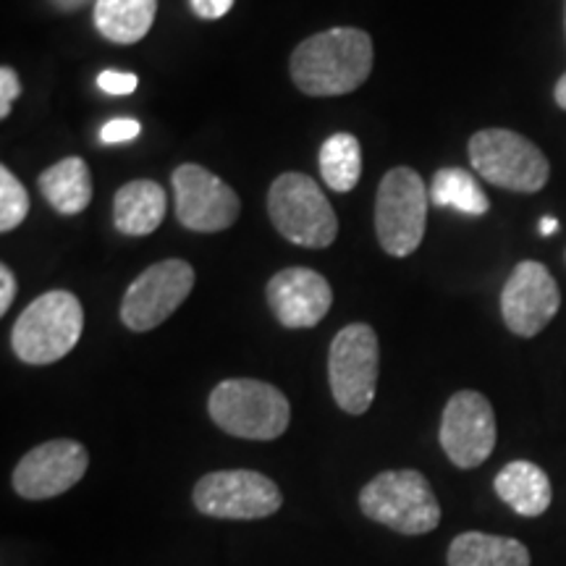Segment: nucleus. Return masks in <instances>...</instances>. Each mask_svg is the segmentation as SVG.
<instances>
[{"label": "nucleus", "mask_w": 566, "mask_h": 566, "mask_svg": "<svg viewBox=\"0 0 566 566\" xmlns=\"http://www.w3.org/2000/svg\"><path fill=\"white\" fill-rule=\"evenodd\" d=\"M472 168L509 192L535 195L546 187L551 166L548 158L522 134L509 129H483L470 139Z\"/></svg>", "instance_id": "423d86ee"}, {"label": "nucleus", "mask_w": 566, "mask_h": 566, "mask_svg": "<svg viewBox=\"0 0 566 566\" xmlns=\"http://www.w3.org/2000/svg\"><path fill=\"white\" fill-rule=\"evenodd\" d=\"M554 97H556V105L562 111H566V74L562 76V80L556 82V90H554Z\"/></svg>", "instance_id": "c756f323"}, {"label": "nucleus", "mask_w": 566, "mask_h": 566, "mask_svg": "<svg viewBox=\"0 0 566 566\" xmlns=\"http://www.w3.org/2000/svg\"><path fill=\"white\" fill-rule=\"evenodd\" d=\"M268 304L283 328H315L334 304L331 283L310 268H286L268 281Z\"/></svg>", "instance_id": "2eb2a0df"}, {"label": "nucleus", "mask_w": 566, "mask_h": 566, "mask_svg": "<svg viewBox=\"0 0 566 566\" xmlns=\"http://www.w3.org/2000/svg\"><path fill=\"white\" fill-rule=\"evenodd\" d=\"M208 412L223 433L247 441H273L286 433L292 420L286 396L275 386L252 378L218 384L208 399Z\"/></svg>", "instance_id": "f03ea898"}, {"label": "nucleus", "mask_w": 566, "mask_h": 566, "mask_svg": "<svg viewBox=\"0 0 566 566\" xmlns=\"http://www.w3.org/2000/svg\"><path fill=\"white\" fill-rule=\"evenodd\" d=\"M359 509L373 522L401 535H424L441 522L433 488L417 470H388L375 475L359 493Z\"/></svg>", "instance_id": "20e7f679"}, {"label": "nucleus", "mask_w": 566, "mask_h": 566, "mask_svg": "<svg viewBox=\"0 0 566 566\" xmlns=\"http://www.w3.org/2000/svg\"><path fill=\"white\" fill-rule=\"evenodd\" d=\"M176 218L189 231L216 233L237 223L242 202L229 184L197 163H184L174 171Z\"/></svg>", "instance_id": "9b49d317"}, {"label": "nucleus", "mask_w": 566, "mask_h": 566, "mask_svg": "<svg viewBox=\"0 0 566 566\" xmlns=\"http://www.w3.org/2000/svg\"><path fill=\"white\" fill-rule=\"evenodd\" d=\"M373 71L370 34L354 27L317 32L292 55V80L304 95L338 97L363 87Z\"/></svg>", "instance_id": "f257e3e1"}, {"label": "nucleus", "mask_w": 566, "mask_h": 566, "mask_svg": "<svg viewBox=\"0 0 566 566\" xmlns=\"http://www.w3.org/2000/svg\"><path fill=\"white\" fill-rule=\"evenodd\" d=\"M233 0H192V9L200 19H221L231 11Z\"/></svg>", "instance_id": "bb28decb"}, {"label": "nucleus", "mask_w": 566, "mask_h": 566, "mask_svg": "<svg viewBox=\"0 0 566 566\" xmlns=\"http://www.w3.org/2000/svg\"><path fill=\"white\" fill-rule=\"evenodd\" d=\"M84 328L82 302L71 292L55 289L38 296L17 317L11 346L27 365H53L80 344Z\"/></svg>", "instance_id": "7ed1b4c3"}, {"label": "nucleus", "mask_w": 566, "mask_h": 566, "mask_svg": "<svg viewBox=\"0 0 566 566\" xmlns=\"http://www.w3.org/2000/svg\"><path fill=\"white\" fill-rule=\"evenodd\" d=\"M48 205L61 216H76L92 200V174L82 158H66L42 171L38 179Z\"/></svg>", "instance_id": "6ab92c4d"}, {"label": "nucleus", "mask_w": 566, "mask_h": 566, "mask_svg": "<svg viewBox=\"0 0 566 566\" xmlns=\"http://www.w3.org/2000/svg\"><path fill=\"white\" fill-rule=\"evenodd\" d=\"M13 296H17V275L11 273L9 265L0 268V315L9 313Z\"/></svg>", "instance_id": "cd10ccee"}, {"label": "nucleus", "mask_w": 566, "mask_h": 566, "mask_svg": "<svg viewBox=\"0 0 566 566\" xmlns=\"http://www.w3.org/2000/svg\"><path fill=\"white\" fill-rule=\"evenodd\" d=\"M446 457L462 470L480 467L495 449V415L491 401L478 391H459L449 399L441 420Z\"/></svg>", "instance_id": "ddd939ff"}, {"label": "nucleus", "mask_w": 566, "mask_h": 566, "mask_svg": "<svg viewBox=\"0 0 566 566\" xmlns=\"http://www.w3.org/2000/svg\"><path fill=\"white\" fill-rule=\"evenodd\" d=\"M21 84L17 71L11 66L0 69V118H9L11 116V105L19 97Z\"/></svg>", "instance_id": "a878e982"}, {"label": "nucleus", "mask_w": 566, "mask_h": 566, "mask_svg": "<svg viewBox=\"0 0 566 566\" xmlns=\"http://www.w3.org/2000/svg\"><path fill=\"white\" fill-rule=\"evenodd\" d=\"M195 289V268L187 260H163L132 281L122 300V321L134 334L166 323Z\"/></svg>", "instance_id": "1a4fd4ad"}, {"label": "nucleus", "mask_w": 566, "mask_h": 566, "mask_svg": "<svg viewBox=\"0 0 566 566\" xmlns=\"http://www.w3.org/2000/svg\"><path fill=\"white\" fill-rule=\"evenodd\" d=\"M166 208V189L158 181H129L113 197V223L126 237H147L163 223Z\"/></svg>", "instance_id": "dca6fc26"}, {"label": "nucleus", "mask_w": 566, "mask_h": 566, "mask_svg": "<svg viewBox=\"0 0 566 566\" xmlns=\"http://www.w3.org/2000/svg\"><path fill=\"white\" fill-rule=\"evenodd\" d=\"M90 467V454L82 443L59 438L32 449L13 470V488L21 499L45 501L74 488Z\"/></svg>", "instance_id": "4468645a"}, {"label": "nucleus", "mask_w": 566, "mask_h": 566, "mask_svg": "<svg viewBox=\"0 0 566 566\" xmlns=\"http://www.w3.org/2000/svg\"><path fill=\"white\" fill-rule=\"evenodd\" d=\"M430 200L438 208H454L464 216H485L491 208L475 176L464 168H441L430 184Z\"/></svg>", "instance_id": "4be33fe9"}, {"label": "nucleus", "mask_w": 566, "mask_h": 566, "mask_svg": "<svg viewBox=\"0 0 566 566\" xmlns=\"http://www.w3.org/2000/svg\"><path fill=\"white\" fill-rule=\"evenodd\" d=\"M380 373V344L370 325L352 323L331 344L328 378L336 405L346 415H365L373 407Z\"/></svg>", "instance_id": "6e6552de"}, {"label": "nucleus", "mask_w": 566, "mask_h": 566, "mask_svg": "<svg viewBox=\"0 0 566 566\" xmlns=\"http://www.w3.org/2000/svg\"><path fill=\"white\" fill-rule=\"evenodd\" d=\"M30 212V195L9 168H0V231L9 233L24 223Z\"/></svg>", "instance_id": "5701e85b"}, {"label": "nucleus", "mask_w": 566, "mask_h": 566, "mask_svg": "<svg viewBox=\"0 0 566 566\" xmlns=\"http://www.w3.org/2000/svg\"><path fill=\"white\" fill-rule=\"evenodd\" d=\"M268 216L283 239L307 250L331 247L338 233L334 208L325 200L317 181L304 174H283L271 184Z\"/></svg>", "instance_id": "39448f33"}, {"label": "nucleus", "mask_w": 566, "mask_h": 566, "mask_svg": "<svg viewBox=\"0 0 566 566\" xmlns=\"http://www.w3.org/2000/svg\"><path fill=\"white\" fill-rule=\"evenodd\" d=\"M562 307V292L543 263L525 260L509 275L501 292V315L514 336L533 338L554 321Z\"/></svg>", "instance_id": "f8f14e48"}, {"label": "nucleus", "mask_w": 566, "mask_h": 566, "mask_svg": "<svg viewBox=\"0 0 566 566\" xmlns=\"http://www.w3.org/2000/svg\"><path fill=\"white\" fill-rule=\"evenodd\" d=\"M428 187L412 168L399 166L384 176L375 197L378 242L394 258H409L422 244L428 223Z\"/></svg>", "instance_id": "0eeeda50"}, {"label": "nucleus", "mask_w": 566, "mask_h": 566, "mask_svg": "<svg viewBox=\"0 0 566 566\" xmlns=\"http://www.w3.org/2000/svg\"><path fill=\"white\" fill-rule=\"evenodd\" d=\"M139 132L142 126L139 122H134V118H111L108 124H103L101 139L105 145H124V142L137 139Z\"/></svg>", "instance_id": "393cba45"}, {"label": "nucleus", "mask_w": 566, "mask_h": 566, "mask_svg": "<svg viewBox=\"0 0 566 566\" xmlns=\"http://www.w3.org/2000/svg\"><path fill=\"white\" fill-rule=\"evenodd\" d=\"M283 499L271 478L252 470H221L197 480V512L216 520H263L281 509Z\"/></svg>", "instance_id": "9d476101"}, {"label": "nucleus", "mask_w": 566, "mask_h": 566, "mask_svg": "<svg viewBox=\"0 0 566 566\" xmlns=\"http://www.w3.org/2000/svg\"><path fill=\"white\" fill-rule=\"evenodd\" d=\"M139 84V76L137 74H129V71H103L101 76H97V87L105 95H132L134 90H137Z\"/></svg>", "instance_id": "b1692460"}, {"label": "nucleus", "mask_w": 566, "mask_h": 566, "mask_svg": "<svg viewBox=\"0 0 566 566\" xmlns=\"http://www.w3.org/2000/svg\"><path fill=\"white\" fill-rule=\"evenodd\" d=\"M158 0H95L97 32L116 45H134L150 32Z\"/></svg>", "instance_id": "a211bd4d"}, {"label": "nucleus", "mask_w": 566, "mask_h": 566, "mask_svg": "<svg viewBox=\"0 0 566 566\" xmlns=\"http://www.w3.org/2000/svg\"><path fill=\"white\" fill-rule=\"evenodd\" d=\"M53 3L63 11H71V9H80V6L87 3V0H53Z\"/></svg>", "instance_id": "7c9ffc66"}, {"label": "nucleus", "mask_w": 566, "mask_h": 566, "mask_svg": "<svg viewBox=\"0 0 566 566\" xmlns=\"http://www.w3.org/2000/svg\"><path fill=\"white\" fill-rule=\"evenodd\" d=\"M321 174L323 181L334 192H352L363 176V147L354 134H334L321 147Z\"/></svg>", "instance_id": "412c9836"}, {"label": "nucleus", "mask_w": 566, "mask_h": 566, "mask_svg": "<svg viewBox=\"0 0 566 566\" xmlns=\"http://www.w3.org/2000/svg\"><path fill=\"white\" fill-rule=\"evenodd\" d=\"M495 493L512 506L520 516H541L551 506L554 491H551V480L541 467L525 459L509 462L504 470L495 475Z\"/></svg>", "instance_id": "f3484780"}, {"label": "nucleus", "mask_w": 566, "mask_h": 566, "mask_svg": "<svg viewBox=\"0 0 566 566\" xmlns=\"http://www.w3.org/2000/svg\"><path fill=\"white\" fill-rule=\"evenodd\" d=\"M449 566H530V551L514 537L462 533L449 546Z\"/></svg>", "instance_id": "aec40b11"}, {"label": "nucleus", "mask_w": 566, "mask_h": 566, "mask_svg": "<svg viewBox=\"0 0 566 566\" xmlns=\"http://www.w3.org/2000/svg\"><path fill=\"white\" fill-rule=\"evenodd\" d=\"M537 231H541V237H554V233L558 231V221H556V218L546 216L541 221V226H537Z\"/></svg>", "instance_id": "c85d7f7f"}]
</instances>
